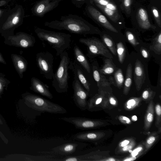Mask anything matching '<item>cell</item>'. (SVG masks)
Wrapping results in <instances>:
<instances>
[{
    "label": "cell",
    "mask_w": 161,
    "mask_h": 161,
    "mask_svg": "<svg viewBox=\"0 0 161 161\" xmlns=\"http://www.w3.org/2000/svg\"></svg>",
    "instance_id": "obj_52"
},
{
    "label": "cell",
    "mask_w": 161,
    "mask_h": 161,
    "mask_svg": "<svg viewBox=\"0 0 161 161\" xmlns=\"http://www.w3.org/2000/svg\"><path fill=\"white\" fill-rule=\"evenodd\" d=\"M0 124H2V122L1 120L0 119Z\"/></svg>",
    "instance_id": "obj_51"
},
{
    "label": "cell",
    "mask_w": 161,
    "mask_h": 161,
    "mask_svg": "<svg viewBox=\"0 0 161 161\" xmlns=\"http://www.w3.org/2000/svg\"><path fill=\"white\" fill-rule=\"evenodd\" d=\"M0 63L3 64H6V63L3 56L0 53Z\"/></svg>",
    "instance_id": "obj_46"
},
{
    "label": "cell",
    "mask_w": 161,
    "mask_h": 161,
    "mask_svg": "<svg viewBox=\"0 0 161 161\" xmlns=\"http://www.w3.org/2000/svg\"><path fill=\"white\" fill-rule=\"evenodd\" d=\"M11 0H0V6L3 5V4H5V3H7L9 2Z\"/></svg>",
    "instance_id": "obj_47"
},
{
    "label": "cell",
    "mask_w": 161,
    "mask_h": 161,
    "mask_svg": "<svg viewBox=\"0 0 161 161\" xmlns=\"http://www.w3.org/2000/svg\"><path fill=\"white\" fill-rule=\"evenodd\" d=\"M23 97L27 106L41 114L46 112L53 114L67 112L62 106L38 95L27 92L23 94Z\"/></svg>",
    "instance_id": "obj_3"
},
{
    "label": "cell",
    "mask_w": 161,
    "mask_h": 161,
    "mask_svg": "<svg viewBox=\"0 0 161 161\" xmlns=\"http://www.w3.org/2000/svg\"><path fill=\"white\" fill-rule=\"evenodd\" d=\"M115 160L113 158H109L108 159L106 160V161H114Z\"/></svg>",
    "instance_id": "obj_50"
},
{
    "label": "cell",
    "mask_w": 161,
    "mask_h": 161,
    "mask_svg": "<svg viewBox=\"0 0 161 161\" xmlns=\"http://www.w3.org/2000/svg\"><path fill=\"white\" fill-rule=\"evenodd\" d=\"M10 83V81L5 77L4 74L0 73V95Z\"/></svg>",
    "instance_id": "obj_26"
},
{
    "label": "cell",
    "mask_w": 161,
    "mask_h": 161,
    "mask_svg": "<svg viewBox=\"0 0 161 161\" xmlns=\"http://www.w3.org/2000/svg\"><path fill=\"white\" fill-rule=\"evenodd\" d=\"M133 147V145L132 144H128L124 147L122 150L123 151H125L130 150L132 149Z\"/></svg>",
    "instance_id": "obj_39"
},
{
    "label": "cell",
    "mask_w": 161,
    "mask_h": 161,
    "mask_svg": "<svg viewBox=\"0 0 161 161\" xmlns=\"http://www.w3.org/2000/svg\"><path fill=\"white\" fill-rule=\"evenodd\" d=\"M5 10L0 9V19L1 20L3 19V18L5 15L6 12H5Z\"/></svg>",
    "instance_id": "obj_42"
},
{
    "label": "cell",
    "mask_w": 161,
    "mask_h": 161,
    "mask_svg": "<svg viewBox=\"0 0 161 161\" xmlns=\"http://www.w3.org/2000/svg\"><path fill=\"white\" fill-rule=\"evenodd\" d=\"M155 140V138L153 136H152L149 137L147 140V143L148 145H150L154 142Z\"/></svg>",
    "instance_id": "obj_36"
},
{
    "label": "cell",
    "mask_w": 161,
    "mask_h": 161,
    "mask_svg": "<svg viewBox=\"0 0 161 161\" xmlns=\"http://www.w3.org/2000/svg\"><path fill=\"white\" fill-rule=\"evenodd\" d=\"M132 119L134 121H136L137 120V117L136 116V115L133 116L132 117Z\"/></svg>",
    "instance_id": "obj_49"
},
{
    "label": "cell",
    "mask_w": 161,
    "mask_h": 161,
    "mask_svg": "<svg viewBox=\"0 0 161 161\" xmlns=\"http://www.w3.org/2000/svg\"><path fill=\"white\" fill-rule=\"evenodd\" d=\"M95 4L98 7L103 10L105 13L108 15L110 17H113L114 15V10H111L104 6L101 5L97 3Z\"/></svg>",
    "instance_id": "obj_29"
},
{
    "label": "cell",
    "mask_w": 161,
    "mask_h": 161,
    "mask_svg": "<svg viewBox=\"0 0 161 161\" xmlns=\"http://www.w3.org/2000/svg\"><path fill=\"white\" fill-rule=\"evenodd\" d=\"M126 36L128 40L132 45L136 46L139 44V42L136 40L134 35L131 32L129 31L126 32Z\"/></svg>",
    "instance_id": "obj_28"
},
{
    "label": "cell",
    "mask_w": 161,
    "mask_h": 161,
    "mask_svg": "<svg viewBox=\"0 0 161 161\" xmlns=\"http://www.w3.org/2000/svg\"><path fill=\"white\" fill-rule=\"evenodd\" d=\"M132 68L131 64L130 63L128 65L125 79L124 83V92L127 94L129 92L132 82Z\"/></svg>",
    "instance_id": "obj_20"
},
{
    "label": "cell",
    "mask_w": 161,
    "mask_h": 161,
    "mask_svg": "<svg viewBox=\"0 0 161 161\" xmlns=\"http://www.w3.org/2000/svg\"><path fill=\"white\" fill-rule=\"evenodd\" d=\"M35 32L38 38L47 42L56 51V55L60 56L68 48L71 41V35L69 34L36 28Z\"/></svg>",
    "instance_id": "obj_2"
},
{
    "label": "cell",
    "mask_w": 161,
    "mask_h": 161,
    "mask_svg": "<svg viewBox=\"0 0 161 161\" xmlns=\"http://www.w3.org/2000/svg\"><path fill=\"white\" fill-rule=\"evenodd\" d=\"M85 11L88 14L105 28L114 32H118L105 17L92 6L88 5L86 7Z\"/></svg>",
    "instance_id": "obj_12"
},
{
    "label": "cell",
    "mask_w": 161,
    "mask_h": 161,
    "mask_svg": "<svg viewBox=\"0 0 161 161\" xmlns=\"http://www.w3.org/2000/svg\"><path fill=\"white\" fill-rule=\"evenodd\" d=\"M109 102L112 105H115L116 104V100L112 97H111L109 98Z\"/></svg>",
    "instance_id": "obj_45"
},
{
    "label": "cell",
    "mask_w": 161,
    "mask_h": 161,
    "mask_svg": "<svg viewBox=\"0 0 161 161\" xmlns=\"http://www.w3.org/2000/svg\"><path fill=\"white\" fill-rule=\"evenodd\" d=\"M137 17L139 25L142 28L148 29L151 25L148 19L146 11L142 8H140L137 14Z\"/></svg>",
    "instance_id": "obj_19"
},
{
    "label": "cell",
    "mask_w": 161,
    "mask_h": 161,
    "mask_svg": "<svg viewBox=\"0 0 161 161\" xmlns=\"http://www.w3.org/2000/svg\"><path fill=\"white\" fill-rule=\"evenodd\" d=\"M69 69L73 72L74 78L77 79L85 90L89 93L90 84L86 75L87 72L75 61H70Z\"/></svg>",
    "instance_id": "obj_11"
},
{
    "label": "cell",
    "mask_w": 161,
    "mask_h": 161,
    "mask_svg": "<svg viewBox=\"0 0 161 161\" xmlns=\"http://www.w3.org/2000/svg\"><path fill=\"white\" fill-rule=\"evenodd\" d=\"M4 43L7 45L27 48L33 47L36 42L34 36L23 32H19L15 35L4 38Z\"/></svg>",
    "instance_id": "obj_8"
},
{
    "label": "cell",
    "mask_w": 161,
    "mask_h": 161,
    "mask_svg": "<svg viewBox=\"0 0 161 161\" xmlns=\"http://www.w3.org/2000/svg\"><path fill=\"white\" fill-rule=\"evenodd\" d=\"M103 42L111 53L114 55H116V49L112 41L106 36H104L103 37Z\"/></svg>",
    "instance_id": "obj_25"
},
{
    "label": "cell",
    "mask_w": 161,
    "mask_h": 161,
    "mask_svg": "<svg viewBox=\"0 0 161 161\" xmlns=\"http://www.w3.org/2000/svg\"><path fill=\"white\" fill-rule=\"evenodd\" d=\"M129 143V141L127 140H125L123 141L120 144V146L121 147H124L126 145L128 144Z\"/></svg>",
    "instance_id": "obj_44"
},
{
    "label": "cell",
    "mask_w": 161,
    "mask_h": 161,
    "mask_svg": "<svg viewBox=\"0 0 161 161\" xmlns=\"http://www.w3.org/2000/svg\"><path fill=\"white\" fill-rule=\"evenodd\" d=\"M25 15L24 9L21 5H16L6 12L0 24V33L4 38L14 35V31L21 25Z\"/></svg>",
    "instance_id": "obj_4"
},
{
    "label": "cell",
    "mask_w": 161,
    "mask_h": 161,
    "mask_svg": "<svg viewBox=\"0 0 161 161\" xmlns=\"http://www.w3.org/2000/svg\"><path fill=\"white\" fill-rule=\"evenodd\" d=\"M155 111L157 115L160 116L161 114V108L159 104H157L155 107Z\"/></svg>",
    "instance_id": "obj_37"
},
{
    "label": "cell",
    "mask_w": 161,
    "mask_h": 161,
    "mask_svg": "<svg viewBox=\"0 0 161 161\" xmlns=\"http://www.w3.org/2000/svg\"><path fill=\"white\" fill-rule=\"evenodd\" d=\"M63 160L65 161H80L85 160L83 156L70 157L65 158Z\"/></svg>",
    "instance_id": "obj_30"
},
{
    "label": "cell",
    "mask_w": 161,
    "mask_h": 161,
    "mask_svg": "<svg viewBox=\"0 0 161 161\" xmlns=\"http://www.w3.org/2000/svg\"><path fill=\"white\" fill-rule=\"evenodd\" d=\"M63 0H40L36 3L31 9L32 14L40 17L57 7Z\"/></svg>",
    "instance_id": "obj_10"
},
{
    "label": "cell",
    "mask_w": 161,
    "mask_h": 161,
    "mask_svg": "<svg viewBox=\"0 0 161 161\" xmlns=\"http://www.w3.org/2000/svg\"><path fill=\"white\" fill-rule=\"evenodd\" d=\"M74 94L73 99L75 105L82 111L87 109L86 101L89 93L84 89L78 80L74 78L72 82Z\"/></svg>",
    "instance_id": "obj_9"
},
{
    "label": "cell",
    "mask_w": 161,
    "mask_h": 161,
    "mask_svg": "<svg viewBox=\"0 0 161 161\" xmlns=\"http://www.w3.org/2000/svg\"><path fill=\"white\" fill-rule=\"evenodd\" d=\"M114 78L117 86L121 87L124 82V77L121 69H119L115 72Z\"/></svg>",
    "instance_id": "obj_24"
},
{
    "label": "cell",
    "mask_w": 161,
    "mask_h": 161,
    "mask_svg": "<svg viewBox=\"0 0 161 161\" xmlns=\"http://www.w3.org/2000/svg\"><path fill=\"white\" fill-rule=\"evenodd\" d=\"M86 144L83 142H74L66 143L53 148L54 152L61 155H68L83 149Z\"/></svg>",
    "instance_id": "obj_13"
},
{
    "label": "cell",
    "mask_w": 161,
    "mask_h": 161,
    "mask_svg": "<svg viewBox=\"0 0 161 161\" xmlns=\"http://www.w3.org/2000/svg\"><path fill=\"white\" fill-rule=\"evenodd\" d=\"M11 58L14 67L20 78L23 77V73L27 70L28 63L23 56L16 54H12Z\"/></svg>",
    "instance_id": "obj_16"
},
{
    "label": "cell",
    "mask_w": 161,
    "mask_h": 161,
    "mask_svg": "<svg viewBox=\"0 0 161 161\" xmlns=\"http://www.w3.org/2000/svg\"><path fill=\"white\" fill-rule=\"evenodd\" d=\"M136 158L135 156H132L130 158H127L124 160V161H132L135 160Z\"/></svg>",
    "instance_id": "obj_48"
},
{
    "label": "cell",
    "mask_w": 161,
    "mask_h": 161,
    "mask_svg": "<svg viewBox=\"0 0 161 161\" xmlns=\"http://www.w3.org/2000/svg\"><path fill=\"white\" fill-rule=\"evenodd\" d=\"M60 57V61L53 77L52 85L57 92L63 93L67 92L69 88L68 70L70 59L66 51L62 53Z\"/></svg>",
    "instance_id": "obj_5"
},
{
    "label": "cell",
    "mask_w": 161,
    "mask_h": 161,
    "mask_svg": "<svg viewBox=\"0 0 161 161\" xmlns=\"http://www.w3.org/2000/svg\"><path fill=\"white\" fill-rule=\"evenodd\" d=\"M152 12L154 16L157 20H159V13L157 9L155 8H153Z\"/></svg>",
    "instance_id": "obj_35"
},
{
    "label": "cell",
    "mask_w": 161,
    "mask_h": 161,
    "mask_svg": "<svg viewBox=\"0 0 161 161\" xmlns=\"http://www.w3.org/2000/svg\"><path fill=\"white\" fill-rule=\"evenodd\" d=\"M141 52L142 56L145 58H147L149 57V53L146 50L143 48L141 49Z\"/></svg>",
    "instance_id": "obj_33"
},
{
    "label": "cell",
    "mask_w": 161,
    "mask_h": 161,
    "mask_svg": "<svg viewBox=\"0 0 161 161\" xmlns=\"http://www.w3.org/2000/svg\"><path fill=\"white\" fill-rule=\"evenodd\" d=\"M104 6L112 10H115L116 9V8L115 6L111 3H108L106 5Z\"/></svg>",
    "instance_id": "obj_40"
},
{
    "label": "cell",
    "mask_w": 161,
    "mask_h": 161,
    "mask_svg": "<svg viewBox=\"0 0 161 161\" xmlns=\"http://www.w3.org/2000/svg\"><path fill=\"white\" fill-rule=\"evenodd\" d=\"M148 109L149 110L147 111L145 118V126L147 129L149 127L153 120V111L151 104Z\"/></svg>",
    "instance_id": "obj_27"
},
{
    "label": "cell",
    "mask_w": 161,
    "mask_h": 161,
    "mask_svg": "<svg viewBox=\"0 0 161 161\" xmlns=\"http://www.w3.org/2000/svg\"><path fill=\"white\" fill-rule=\"evenodd\" d=\"M93 76L94 79L97 82V86H108L110 85L109 81L98 70L97 66L93 63L92 66Z\"/></svg>",
    "instance_id": "obj_18"
},
{
    "label": "cell",
    "mask_w": 161,
    "mask_h": 161,
    "mask_svg": "<svg viewBox=\"0 0 161 161\" xmlns=\"http://www.w3.org/2000/svg\"><path fill=\"white\" fill-rule=\"evenodd\" d=\"M124 4L125 7H129L130 4L131 0H124Z\"/></svg>",
    "instance_id": "obj_43"
},
{
    "label": "cell",
    "mask_w": 161,
    "mask_h": 161,
    "mask_svg": "<svg viewBox=\"0 0 161 161\" xmlns=\"http://www.w3.org/2000/svg\"><path fill=\"white\" fill-rule=\"evenodd\" d=\"M150 92L148 90L144 91L142 94V97L145 99H147L149 97Z\"/></svg>",
    "instance_id": "obj_38"
},
{
    "label": "cell",
    "mask_w": 161,
    "mask_h": 161,
    "mask_svg": "<svg viewBox=\"0 0 161 161\" xmlns=\"http://www.w3.org/2000/svg\"><path fill=\"white\" fill-rule=\"evenodd\" d=\"M44 25L59 30H66L74 34L85 35L95 33L94 28L82 17L69 14L62 16L59 20L46 21Z\"/></svg>",
    "instance_id": "obj_1"
},
{
    "label": "cell",
    "mask_w": 161,
    "mask_h": 161,
    "mask_svg": "<svg viewBox=\"0 0 161 161\" xmlns=\"http://www.w3.org/2000/svg\"><path fill=\"white\" fill-rule=\"evenodd\" d=\"M116 52L118 54L119 62L120 63L122 64L124 60L125 50L122 42H120L117 44Z\"/></svg>",
    "instance_id": "obj_23"
},
{
    "label": "cell",
    "mask_w": 161,
    "mask_h": 161,
    "mask_svg": "<svg viewBox=\"0 0 161 161\" xmlns=\"http://www.w3.org/2000/svg\"><path fill=\"white\" fill-rule=\"evenodd\" d=\"M79 42L85 45L87 48L88 57L97 55H102L108 58L113 57L107 47L99 40L94 38H80Z\"/></svg>",
    "instance_id": "obj_7"
},
{
    "label": "cell",
    "mask_w": 161,
    "mask_h": 161,
    "mask_svg": "<svg viewBox=\"0 0 161 161\" xmlns=\"http://www.w3.org/2000/svg\"><path fill=\"white\" fill-rule=\"evenodd\" d=\"M120 119L121 120H124L123 121L127 124H129L130 122V119L126 117L122 116Z\"/></svg>",
    "instance_id": "obj_41"
},
{
    "label": "cell",
    "mask_w": 161,
    "mask_h": 161,
    "mask_svg": "<svg viewBox=\"0 0 161 161\" xmlns=\"http://www.w3.org/2000/svg\"><path fill=\"white\" fill-rule=\"evenodd\" d=\"M106 58L104 60V64L102 68L99 69V72L102 74L109 75L113 73L115 68L110 59Z\"/></svg>",
    "instance_id": "obj_21"
},
{
    "label": "cell",
    "mask_w": 161,
    "mask_h": 161,
    "mask_svg": "<svg viewBox=\"0 0 161 161\" xmlns=\"http://www.w3.org/2000/svg\"><path fill=\"white\" fill-rule=\"evenodd\" d=\"M73 51L75 61L88 73L90 74L91 72V66L82 51L77 45L74 46Z\"/></svg>",
    "instance_id": "obj_17"
},
{
    "label": "cell",
    "mask_w": 161,
    "mask_h": 161,
    "mask_svg": "<svg viewBox=\"0 0 161 161\" xmlns=\"http://www.w3.org/2000/svg\"><path fill=\"white\" fill-rule=\"evenodd\" d=\"M134 79L137 90H139L146 79L144 66L141 62L136 59L135 64Z\"/></svg>",
    "instance_id": "obj_15"
},
{
    "label": "cell",
    "mask_w": 161,
    "mask_h": 161,
    "mask_svg": "<svg viewBox=\"0 0 161 161\" xmlns=\"http://www.w3.org/2000/svg\"><path fill=\"white\" fill-rule=\"evenodd\" d=\"M54 57L48 52H41L36 54L37 66L40 74L45 78L51 80L54 75L53 64Z\"/></svg>",
    "instance_id": "obj_6"
},
{
    "label": "cell",
    "mask_w": 161,
    "mask_h": 161,
    "mask_svg": "<svg viewBox=\"0 0 161 161\" xmlns=\"http://www.w3.org/2000/svg\"><path fill=\"white\" fill-rule=\"evenodd\" d=\"M142 148L140 147L135 149L131 153V155L132 156H136L138 153L140 151Z\"/></svg>",
    "instance_id": "obj_34"
},
{
    "label": "cell",
    "mask_w": 161,
    "mask_h": 161,
    "mask_svg": "<svg viewBox=\"0 0 161 161\" xmlns=\"http://www.w3.org/2000/svg\"><path fill=\"white\" fill-rule=\"evenodd\" d=\"M136 100L134 99H131L129 100L127 103V107L128 108H130L135 105L136 103Z\"/></svg>",
    "instance_id": "obj_32"
},
{
    "label": "cell",
    "mask_w": 161,
    "mask_h": 161,
    "mask_svg": "<svg viewBox=\"0 0 161 161\" xmlns=\"http://www.w3.org/2000/svg\"><path fill=\"white\" fill-rule=\"evenodd\" d=\"M87 0H71L73 4L76 7L81 8L85 3H87Z\"/></svg>",
    "instance_id": "obj_31"
},
{
    "label": "cell",
    "mask_w": 161,
    "mask_h": 161,
    "mask_svg": "<svg viewBox=\"0 0 161 161\" xmlns=\"http://www.w3.org/2000/svg\"><path fill=\"white\" fill-rule=\"evenodd\" d=\"M30 89L34 92L50 99L53 98L52 94L49 89V86L39 79L32 77L31 79Z\"/></svg>",
    "instance_id": "obj_14"
},
{
    "label": "cell",
    "mask_w": 161,
    "mask_h": 161,
    "mask_svg": "<svg viewBox=\"0 0 161 161\" xmlns=\"http://www.w3.org/2000/svg\"><path fill=\"white\" fill-rule=\"evenodd\" d=\"M156 53L160 54L161 52V33L160 32L153 41L152 45L150 47Z\"/></svg>",
    "instance_id": "obj_22"
}]
</instances>
